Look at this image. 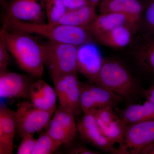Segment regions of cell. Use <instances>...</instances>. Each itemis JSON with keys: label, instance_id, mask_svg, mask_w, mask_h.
Wrapping results in <instances>:
<instances>
[{"label": "cell", "instance_id": "obj_1", "mask_svg": "<svg viewBox=\"0 0 154 154\" xmlns=\"http://www.w3.org/2000/svg\"><path fill=\"white\" fill-rule=\"evenodd\" d=\"M0 33L19 68L34 78H41L45 66L44 48L41 41L28 33L3 28Z\"/></svg>", "mask_w": 154, "mask_h": 154}, {"label": "cell", "instance_id": "obj_2", "mask_svg": "<svg viewBox=\"0 0 154 154\" xmlns=\"http://www.w3.org/2000/svg\"><path fill=\"white\" fill-rule=\"evenodd\" d=\"M3 28L10 31L36 34L55 42L79 46L93 41L89 28H79L60 24L28 23L5 18Z\"/></svg>", "mask_w": 154, "mask_h": 154}, {"label": "cell", "instance_id": "obj_3", "mask_svg": "<svg viewBox=\"0 0 154 154\" xmlns=\"http://www.w3.org/2000/svg\"><path fill=\"white\" fill-rule=\"evenodd\" d=\"M94 84L106 88L122 98H129L135 94L137 85L126 66L118 60L104 58L99 74Z\"/></svg>", "mask_w": 154, "mask_h": 154}, {"label": "cell", "instance_id": "obj_4", "mask_svg": "<svg viewBox=\"0 0 154 154\" xmlns=\"http://www.w3.org/2000/svg\"><path fill=\"white\" fill-rule=\"evenodd\" d=\"M44 51L45 65L52 79L70 73H78V46L47 40L41 41Z\"/></svg>", "mask_w": 154, "mask_h": 154}, {"label": "cell", "instance_id": "obj_5", "mask_svg": "<svg viewBox=\"0 0 154 154\" xmlns=\"http://www.w3.org/2000/svg\"><path fill=\"white\" fill-rule=\"evenodd\" d=\"M154 143V119L126 125L118 154H142Z\"/></svg>", "mask_w": 154, "mask_h": 154}, {"label": "cell", "instance_id": "obj_6", "mask_svg": "<svg viewBox=\"0 0 154 154\" xmlns=\"http://www.w3.org/2000/svg\"><path fill=\"white\" fill-rule=\"evenodd\" d=\"M16 113L17 132L22 138L27 134H33L45 128L54 113L38 108L27 101L18 104Z\"/></svg>", "mask_w": 154, "mask_h": 154}, {"label": "cell", "instance_id": "obj_7", "mask_svg": "<svg viewBox=\"0 0 154 154\" xmlns=\"http://www.w3.org/2000/svg\"><path fill=\"white\" fill-rule=\"evenodd\" d=\"M58 107L69 111L75 116L82 111L80 106V83L77 73L62 75L52 79Z\"/></svg>", "mask_w": 154, "mask_h": 154}, {"label": "cell", "instance_id": "obj_8", "mask_svg": "<svg viewBox=\"0 0 154 154\" xmlns=\"http://www.w3.org/2000/svg\"><path fill=\"white\" fill-rule=\"evenodd\" d=\"M122 98L94 83H80V106L84 113L102 107H114Z\"/></svg>", "mask_w": 154, "mask_h": 154}, {"label": "cell", "instance_id": "obj_9", "mask_svg": "<svg viewBox=\"0 0 154 154\" xmlns=\"http://www.w3.org/2000/svg\"><path fill=\"white\" fill-rule=\"evenodd\" d=\"M5 18L28 23H45L44 0H11Z\"/></svg>", "mask_w": 154, "mask_h": 154}, {"label": "cell", "instance_id": "obj_10", "mask_svg": "<svg viewBox=\"0 0 154 154\" xmlns=\"http://www.w3.org/2000/svg\"><path fill=\"white\" fill-rule=\"evenodd\" d=\"M95 110V109H94ZM94 110L84 113L77 124V131L84 141L95 147L113 154H118V149L105 137L100 130L94 114Z\"/></svg>", "mask_w": 154, "mask_h": 154}, {"label": "cell", "instance_id": "obj_11", "mask_svg": "<svg viewBox=\"0 0 154 154\" xmlns=\"http://www.w3.org/2000/svg\"><path fill=\"white\" fill-rule=\"evenodd\" d=\"M104 60L100 49L93 41L78 46L77 71L90 82H95L102 68Z\"/></svg>", "mask_w": 154, "mask_h": 154}, {"label": "cell", "instance_id": "obj_12", "mask_svg": "<svg viewBox=\"0 0 154 154\" xmlns=\"http://www.w3.org/2000/svg\"><path fill=\"white\" fill-rule=\"evenodd\" d=\"M30 75L22 74L8 69L0 72V97L2 99L29 98L30 86L34 81Z\"/></svg>", "mask_w": 154, "mask_h": 154}, {"label": "cell", "instance_id": "obj_13", "mask_svg": "<svg viewBox=\"0 0 154 154\" xmlns=\"http://www.w3.org/2000/svg\"><path fill=\"white\" fill-rule=\"evenodd\" d=\"M142 17L122 14L98 15L89 29L94 39L103 33L121 26H127L138 31L141 28Z\"/></svg>", "mask_w": 154, "mask_h": 154}, {"label": "cell", "instance_id": "obj_14", "mask_svg": "<svg viewBox=\"0 0 154 154\" xmlns=\"http://www.w3.org/2000/svg\"><path fill=\"white\" fill-rule=\"evenodd\" d=\"M113 107H102L94 110L97 124L103 134L113 144H120L126 124L122 118L115 115Z\"/></svg>", "mask_w": 154, "mask_h": 154}, {"label": "cell", "instance_id": "obj_15", "mask_svg": "<svg viewBox=\"0 0 154 154\" xmlns=\"http://www.w3.org/2000/svg\"><path fill=\"white\" fill-rule=\"evenodd\" d=\"M17 132L16 111L6 106L0 108V154L13 153Z\"/></svg>", "mask_w": 154, "mask_h": 154}, {"label": "cell", "instance_id": "obj_16", "mask_svg": "<svg viewBox=\"0 0 154 154\" xmlns=\"http://www.w3.org/2000/svg\"><path fill=\"white\" fill-rule=\"evenodd\" d=\"M29 99L33 105L42 110L54 113L57 109L55 89L40 78L34 81L30 86Z\"/></svg>", "mask_w": 154, "mask_h": 154}, {"label": "cell", "instance_id": "obj_17", "mask_svg": "<svg viewBox=\"0 0 154 154\" xmlns=\"http://www.w3.org/2000/svg\"><path fill=\"white\" fill-rule=\"evenodd\" d=\"M137 32L128 26H119L103 33L95 40L104 46L115 49H121L128 46L132 42L134 36Z\"/></svg>", "mask_w": 154, "mask_h": 154}, {"label": "cell", "instance_id": "obj_18", "mask_svg": "<svg viewBox=\"0 0 154 154\" xmlns=\"http://www.w3.org/2000/svg\"><path fill=\"white\" fill-rule=\"evenodd\" d=\"M145 4L139 0H102L99 3L100 14H122L142 17Z\"/></svg>", "mask_w": 154, "mask_h": 154}, {"label": "cell", "instance_id": "obj_19", "mask_svg": "<svg viewBox=\"0 0 154 154\" xmlns=\"http://www.w3.org/2000/svg\"><path fill=\"white\" fill-rule=\"evenodd\" d=\"M93 4L76 10L67 11L58 24L89 28L98 15Z\"/></svg>", "mask_w": 154, "mask_h": 154}, {"label": "cell", "instance_id": "obj_20", "mask_svg": "<svg viewBox=\"0 0 154 154\" xmlns=\"http://www.w3.org/2000/svg\"><path fill=\"white\" fill-rule=\"evenodd\" d=\"M142 35L135 48L134 57L142 69L154 75V35Z\"/></svg>", "mask_w": 154, "mask_h": 154}, {"label": "cell", "instance_id": "obj_21", "mask_svg": "<svg viewBox=\"0 0 154 154\" xmlns=\"http://www.w3.org/2000/svg\"><path fill=\"white\" fill-rule=\"evenodd\" d=\"M122 119L126 125L154 119V104L146 100L143 104H132L125 109Z\"/></svg>", "mask_w": 154, "mask_h": 154}, {"label": "cell", "instance_id": "obj_22", "mask_svg": "<svg viewBox=\"0 0 154 154\" xmlns=\"http://www.w3.org/2000/svg\"><path fill=\"white\" fill-rule=\"evenodd\" d=\"M48 23L57 24L66 12L63 0H44Z\"/></svg>", "mask_w": 154, "mask_h": 154}, {"label": "cell", "instance_id": "obj_23", "mask_svg": "<svg viewBox=\"0 0 154 154\" xmlns=\"http://www.w3.org/2000/svg\"><path fill=\"white\" fill-rule=\"evenodd\" d=\"M53 120L72 135L76 136L77 125L75 123V116L67 110L58 107L53 116Z\"/></svg>", "mask_w": 154, "mask_h": 154}, {"label": "cell", "instance_id": "obj_24", "mask_svg": "<svg viewBox=\"0 0 154 154\" xmlns=\"http://www.w3.org/2000/svg\"><path fill=\"white\" fill-rule=\"evenodd\" d=\"M145 8L142 17L140 30L143 34L154 35V0L143 2Z\"/></svg>", "mask_w": 154, "mask_h": 154}, {"label": "cell", "instance_id": "obj_25", "mask_svg": "<svg viewBox=\"0 0 154 154\" xmlns=\"http://www.w3.org/2000/svg\"><path fill=\"white\" fill-rule=\"evenodd\" d=\"M61 146L46 132L36 139L32 154H53Z\"/></svg>", "mask_w": 154, "mask_h": 154}, {"label": "cell", "instance_id": "obj_26", "mask_svg": "<svg viewBox=\"0 0 154 154\" xmlns=\"http://www.w3.org/2000/svg\"><path fill=\"white\" fill-rule=\"evenodd\" d=\"M48 126L46 133L54 140L61 146L69 143L75 137L58 124L52 119L50 122Z\"/></svg>", "mask_w": 154, "mask_h": 154}, {"label": "cell", "instance_id": "obj_27", "mask_svg": "<svg viewBox=\"0 0 154 154\" xmlns=\"http://www.w3.org/2000/svg\"><path fill=\"white\" fill-rule=\"evenodd\" d=\"M11 56L2 34L0 33V72L8 70Z\"/></svg>", "mask_w": 154, "mask_h": 154}, {"label": "cell", "instance_id": "obj_28", "mask_svg": "<svg viewBox=\"0 0 154 154\" xmlns=\"http://www.w3.org/2000/svg\"><path fill=\"white\" fill-rule=\"evenodd\" d=\"M33 134H27L22 137L17 149V154H32L36 140Z\"/></svg>", "mask_w": 154, "mask_h": 154}, {"label": "cell", "instance_id": "obj_29", "mask_svg": "<svg viewBox=\"0 0 154 154\" xmlns=\"http://www.w3.org/2000/svg\"><path fill=\"white\" fill-rule=\"evenodd\" d=\"M63 1L67 11L76 10L93 4L89 0H63Z\"/></svg>", "mask_w": 154, "mask_h": 154}, {"label": "cell", "instance_id": "obj_30", "mask_svg": "<svg viewBox=\"0 0 154 154\" xmlns=\"http://www.w3.org/2000/svg\"><path fill=\"white\" fill-rule=\"evenodd\" d=\"M69 153L71 154H98L99 152L95 151L93 150L83 146H79L72 149Z\"/></svg>", "mask_w": 154, "mask_h": 154}, {"label": "cell", "instance_id": "obj_31", "mask_svg": "<svg viewBox=\"0 0 154 154\" xmlns=\"http://www.w3.org/2000/svg\"><path fill=\"white\" fill-rule=\"evenodd\" d=\"M146 100L154 104V84L145 91Z\"/></svg>", "mask_w": 154, "mask_h": 154}, {"label": "cell", "instance_id": "obj_32", "mask_svg": "<svg viewBox=\"0 0 154 154\" xmlns=\"http://www.w3.org/2000/svg\"><path fill=\"white\" fill-rule=\"evenodd\" d=\"M142 154H154V143L147 148Z\"/></svg>", "mask_w": 154, "mask_h": 154}, {"label": "cell", "instance_id": "obj_33", "mask_svg": "<svg viewBox=\"0 0 154 154\" xmlns=\"http://www.w3.org/2000/svg\"><path fill=\"white\" fill-rule=\"evenodd\" d=\"M91 3L95 5H97L98 3H100L102 0H89Z\"/></svg>", "mask_w": 154, "mask_h": 154}, {"label": "cell", "instance_id": "obj_34", "mask_svg": "<svg viewBox=\"0 0 154 154\" xmlns=\"http://www.w3.org/2000/svg\"><path fill=\"white\" fill-rule=\"evenodd\" d=\"M146 1V0H143V2H144V1Z\"/></svg>", "mask_w": 154, "mask_h": 154}]
</instances>
